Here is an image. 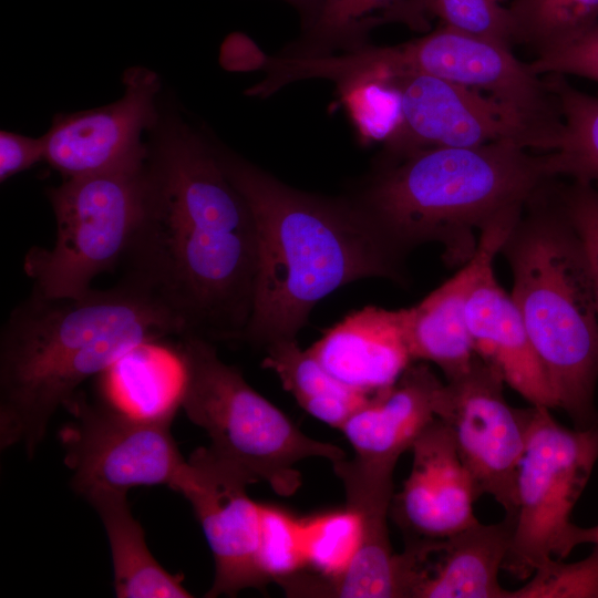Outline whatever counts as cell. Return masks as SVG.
I'll return each instance as SVG.
<instances>
[{
    "mask_svg": "<svg viewBox=\"0 0 598 598\" xmlns=\"http://www.w3.org/2000/svg\"><path fill=\"white\" fill-rule=\"evenodd\" d=\"M399 99V120L384 140V152L423 147H474L512 141L553 152L559 134L485 93L426 74L379 81Z\"/></svg>",
    "mask_w": 598,
    "mask_h": 598,
    "instance_id": "30bf717a",
    "label": "cell"
},
{
    "mask_svg": "<svg viewBox=\"0 0 598 598\" xmlns=\"http://www.w3.org/2000/svg\"><path fill=\"white\" fill-rule=\"evenodd\" d=\"M556 94L563 116L558 146L549 152L557 177L598 189V97L570 85L565 75H544Z\"/></svg>",
    "mask_w": 598,
    "mask_h": 598,
    "instance_id": "d4e9b609",
    "label": "cell"
},
{
    "mask_svg": "<svg viewBox=\"0 0 598 598\" xmlns=\"http://www.w3.org/2000/svg\"><path fill=\"white\" fill-rule=\"evenodd\" d=\"M496 2L501 3L503 0H495Z\"/></svg>",
    "mask_w": 598,
    "mask_h": 598,
    "instance_id": "8d00e7d4",
    "label": "cell"
},
{
    "mask_svg": "<svg viewBox=\"0 0 598 598\" xmlns=\"http://www.w3.org/2000/svg\"><path fill=\"white\" fill-rule=\"evenodd\" d=\"M124 93L104 106L56 114L42 135L47 161L63 179L96 173L145 154L143 140L156 126L161 110L159 76L144 66L123 74Z\"/></svg>",
    "mask_w": 598,
    "mask_h": 598,
    "instance_id": "9a60e30c",
    "label": "cell"
},
{
    "mask_svg": "<svg viewBox=\"0 0 598 598\" xmlns=\"http://www.w3.org/2000/svg\"><path fill=\"white\" fill-rule=\"evenodd\" d=\"M557 193L569 223L576 231L589 267L598 312V189L571 181L557 183Z\"/></svg>",
    "mask_w": 598,
    "mask_h": 598,
    "instance_id": "1f68e13d",
    "label": "cell"
},
{
    "mask_svg": "<svg viewBox=\"0 0 598 598\" xmlns=\"http://www.w3.org/2000/svg\"><path fill=\"white\" fill-rule=\"evenodd\" d=\"M558 178L549 152L501 141L474 147H423L386 153L351 200L402 258L435 243L450 267L475 254L480 231L505 210L525 206Z\"/></svg>",
    "mask_w": 598,
    "mask_h": 598,
    "instance_id": "277c9868",
    "label": "cell"
},
{
    "mask_svg": "<svg viewBox=\"0 0 598 598\" xmlns=\"http://www.w3.org/2000/svg\"><path fill=\"white\" fill-rule=\"evenodd\" d=\"M515 516L480 522L443 538L405 539L412 566L411 598H507L498 581Z\"/></svg>",
    "mask_w": 598,
    "mask_h": 598,
    "instance_id": "ac0fdd59",
    "label": "cell"
},
{
    "mask_svg": "<svg viewBox=\"0 0 598 598\" xmlns=\"http://www.w3.org/2000/svg\"><path fill=\"white\" fill-rule=\"evenodd\" d=\"M64 409L72 417L59 439L78 494L93 486L125 492L172 487L186 462L172 435V421L135 416L104 401L92 403L81 391Z\"/></svg>",
    "mask_w": 598,
    "mask_h": 598,
    "instance_id": "9c48e42d",
    "label": "cell"
},
{
    "mask_svg": "<svg viewBox=\"0 0 598 598\" xmlns=\"http://www.w3.org/2000/svg\"><path fill=\"white\" fill-rule=\"evenodd\" d=\"M427 14L439 17L443 24L514 45V25L508 8L495 0H421Z\"/></svg>",
    "mask_w": 598,
    "mask_h": 598,
    "instance_id": "f546056e",
    "label": "cell"
},
{
    "mask_svg": "<svg viewBox=\"0 0 598 598\" xmlns=\"http://www.w3.org/2000/svg\"><path fill=\"white\" fill-rule=\"evenodd\" d=\"M339 92L361 134L384 141L393 131L399 120V99L393 89L379 81H363Z\"/></svg>",
    "mask_w": 598,
    "mask_h": 598,
    "instance_id": "4dcf8cb0",
    "label": "cell"
},
{
    "mask_svg": "<svg viewBox=\"0 0 598 598\" xmlns=\"http://www.w3.org/2000/svg\"><path fill=\"white\" fill-rule=\"evenodd\" d=\"M411 452V472L390 506L405 539L443 538L477 523L474 486L450 429L436 417Z\"/></svg>",
    "mask_w": 598,
    "mask_h": 598,
    "instance_id": "2e32d148",
    "label": "cell"
},
{
    "mask_svg": "<svg viewBox=\"0 0 598 598\" xmlns=\"http://www.w3.org/2000/svg\"><path fill=\"white\" fill-rule=\"evenodd\" d=\"M183 334L169 310L122 280L81 297L31 291L0 331L1 451L18 446L32 458L86 380L141 346Z\"/></svg>",
    "mask_w": 598,
    "mask_h": 598,
    "instance_id": "7a4b0ae2",
    "label": "cell"
},
{
    "mask_svg": "<svg viewBox=\"0 0 598 598\" xmlns=\"http://www.w3.org/2000/svg\"><path fill=\"white\" fill-rule=\"evenodd\" d=\"M514 44L536 56L556 49L598 23V0H513L508 7Z\"/></svg>",
    "mask_w": 598,
    "mask_h": 598,
    "instance_id": "484cf974",
    "label": "cell"
},
{
    "mask_svg": "<svg viewBox=\"0 0 598 598\" xmlns=\"http://www.w3.org/2000/svg\"><path fill=\"white\" fill-rule=\"evenodd\" d=\"M43 137H30L16 132H0V182L44 161Z\"/></svg>",
    "mask_w": 598,
    "mask_h": 598,
    "instance_id": "836d02e7",
    "label": "cell"
},
{
    "mask_svg": "<svg viewBox=\"0 0 598 598\" xmlns=\"http://www.w3.org/2000/svg\"><path fill=\"white\" fill-rule=\"evenodd\" d=\"M213 143L257 229L254 305L241 341L266 348L296 339L313 307L339 288L402 277V257L350 198L296 189Z\"/></svg>",
    "mask_w": 598,
    "mask_h": 598,
    "instance_id": "3957f363",
    "label": "cell"
},
{
    "mask_svg": "<svg viewBox=\"0 0 598 598\" xmlns=\"http://www.w3.org/2000/svg\"><path fill=\"white\" fill-rule=\"evenodd\" d=\"M127 492L93 486L80 493L94 508L105 528L118 598H189L183 575L164 569L151 554L145 533L134 518Z\"/></svg>",
    "mask_w": 598,
    "mask_h": 598,
    "instance_id": "44dd1931",
    "label": "cell"
},
{
    "mask_svg": "<svg viewBox=\"0 0 598 598\" xmlns=\"http://www.w3.org/2000/svg\"><path fill=\"white\" fill-rule=\"evenodd\" d=\"M388 22H400L415 31L430 29L421 0H326L303 24L300 40L282 53L316 56L359 49L369 43L373 28Z\"/></svg>",
    "mask_w": 598,
    "mask_h": 598,
    "instance_id": "7402d4cb",
    "label": "cell"
},
{
    "mask_svg": "<svg viewBox=\"0 0 598 598\" xmlns=\"http://www.w3.org/2000/svg\"><path fill=\"white\" fill-rule=\"evenodd\" d=\"M410 310L367 306L328 329L308 350L336 379L373 395L393 385L414 362Z\"/></svg>",
    "mask_w": 598,
    "mask_h": 598,
    "instance_id": "d6986e66",
    "label": "cell"
},
{
    "mask_svg": "<svg viewBox=\"0 0 598 598\" xmlns=\"http://www.w3.org/2000/svg\"><path fill=\"white\" fill-rule=\"evenodd\" d=\"M157 343L141 346L102 373L105 403L135 416L172 421L181 408L183 370ZM177 354V353H176Z\"/></svg>",
    "mask_w": 598,
    "mask_h": 598,
    "instance_id": "603a6c76",
    "label": "cell"
},
{
    "mask_svg": "<svg viewBox=\"0 0 598 598\" xmlns=\"http://www.w3.org/2000/svg\"><path fill=\"white\" fill-rule=\"evenodd\" d=\"M444 382L426 362H413L390 388L373 395L340 427L353 456L333 464L346 492L393 488L400 456L436 419Z\"/></svg>",
    "mask_w": 598,
    "mask_h": 598,
    "instance_id": "5bb4252c",
    "label": "cell"
},
{
    "mask_svg": "<svg viewBox=\"0 0 598 598\" xmlns=\"http://www.w3.org/2000/svg\"><path fill=\"white\" fill-rule=\"evenodd\" d=\"M524 207L509 208L485 226L473 257L450 279L410 310V348L414 362L434 363L445 381L463 374L476 353L466 326V306L474 285L491 265Z\"/></svg>",
    "mask_w": 598,
    "mask_h": 598,
    "instance_id": "e0dca14e",
    "label": "cell"
},
{
    "mask_svg": "<svg viewBox=\"0 0 598 598\" xmlns=\"http://www.w3.org/2000/svg\"><path fill=\"white\" fill-rule=\"evenodd\" d=\"M265 350L262 367L277 374L283 389L307 413L331 427L340 430L371 396L336 379L296 339L272 342Z\"/></svg>",
    "mask_w": 598,
    "mask_h": 598,
    "instance_id": "cb8c5ba5",
    "label": "cell"
},
{
    "mask_svg": "<svg viewBox=\"0 0 598 598\" xmlns=\"http://www.w3.org/2000/svg\"><path fill=\"white\" fill-rule=\"evenodd\" d=\"M147 154L47 189L56 235L52 247L33 246L24 257L32 291L81 297L122 262L142 209Z\"/></svg>",
    "mask_w": 598,
    "mask_h": 598,
    "instance_id": "52a82bcc",
    "label": "cell"
},
{
    "mask_svg": "<svg viewBox=\"0 0 598 598\" xmlns=\"http://www.w3.org/2000/svg\"><path fill=\"white\" fill-rule=\"evenodd\" d=\"M557 178L527 200L499 254L556 408L577 429L598 424V312L582 245L561 207Z\"/></svg>",
    "mask_w": 598,
    "mask_h": 598,
    "instance_id": "5b68a950",
    "label": "cell"
},
{
    "mask_svg": "<svg viewBox=\"0 0 598 598\" xmlns=\"http://www.w3.org/2000/svg\"><path fill=\"white\" fill-rule=\"evenodd\" d=\"M530 577L523 587L508 590L507 598H598V545L575 563L551 558Z\"/></svg>",
    "mask_w": 598,
    "mask_h": 598,
    "instance_id": "f1b7e54d",
    "label": "cell"
},
{
    "mask_svg": "<svg viewBox=\"0 0 598 598\" xmlns=\"http://www.w3.org/2000/svg\"><path fill=\"white\" fill-rule=\"evenodd\" d=\"M501 373L477 354L460 377L445 381L435 414L451 431L475 496H492L517 514V474L526 447L532 405L512 408Z\"/></svg>",
    "mask_w": 598,
    "mask_h": 598,
    "instance_id": "7c38bea8",
    "label": "cell"
},
{
    "mask_svg": "<svg viewBox=\"0 0 598 598\" xmlns=\"http://www.w3.org/2000/svg\"><path fill=\"white\" fill-rule=\"evenodd\" d=\"M252 483L237 465L199 447L171 487L192 505L214 557L215 577L205 597L268 585L258 567L261 504L247 493Z\"/></svg>",
    "mask_w": 598,
    "mask_h": 598,
    "instance_id": "4fadbf2b",
    "label": "cell"
},
{
    "mask_svg": "<svg viewBox=\"0 0 598 598\" xmlns=\"http://www.w3.org/2000/svg\"><path fill=\"white\" fill-rule=\"evenodd\" d=\"M597 461L598 424L567 429L549 408L532 405L517 474V514L502 569L525 580L553 557L570 554V515Z\"/></svg>",
    "mask_w": 598,
    "mask_h": 598,
    "instance_id": "ba28073f",
    "label": "cell"
},
{
    "mask_svg": "<svg viewBox=\"0 0 598 598\" xmlns=\"http://www.w3.org/2000/svg\"><path fill=\"white\" fill-rule=\"evenodd\" d=\"M258 567L267 584H280L306 570L300 518L286 509L261 504Z\"/></svg>",
    "mask_w": 598,
    "mask_h": 598,
    "instance_id": "83f0119b",
    "label": "cell"
},
{
    "mask_svg": "<svg viewBox=\"0 0 598 598\" xmlns=\"http://www.w3.org/2000/svg\"><path fill=\"white\" fill-rule=\"evenodd\" d=\"M580 544L598 545V524L591 527H579L574 524L569 535V547L573 550Z\"/></svg>",
    "mask_w": 598,
    "mask_h": 598,
    "instance_id": "e575fe53",
    "label": "cell"
},
{
    "mask_svg": "<svg viewBox=\"0 0 598 598\" xmlns=\"http://www.w3.org/2000/svg\"><path fill=\"white\" fill-rule=\"evenodd\" d=\"M378 70L386 78L426 74L485 93L560 135L563 116L545 76L533 73L511 47L442 24L393 47H379Z\"/></svg>",
    "mask_w": 598,
    "mask_h": 598,
    "instance_id": "8fae6325",
    "label": "cell"
},
{
    "mask_svg": "<svg viewBox=\"0 0 598 598\" xmlns=\"http://www.w3.org/2000/svg\"><path fill=\"white\" fill-rule=\"evenodd\" d=\"M174 349L183 370L181 408L206 432L209 448L255 483L265 482L276 494L291 496L302 483L298 462L346 458L339 446L301 432L236 367L219 358L212 341L186 334L178 337Z\"/></svg>",
    "mask_w": 598,
    "mask_h": 598,
    "instance_id": "8992f818",
    "label": "cell"
},
{
    "mask_svg": "<svg viewBox=\"0 0 598 598\" xmlns=\"http://www.w3.org/2000/svg\"><path fill=\"white\" fill-rule=\"evenodd\" d=\"M300 530L306 570L331 580L342 575L355 557L363 538V518L346 505L300 518Z\"/></svg>",
    "mask_w": 598,
    "mask_h": 598,
    "instance_id": "4316f807",
    "label": "cell"
},
{
    "mask_svg": "<svg viewBox=\"0 0 598 598\" xmlns=\"http://www.w3.org/2000/svg\"><path fill=\"white\" fill-rule=\"evenodd\" d=\"M537 75H577L598 82V23L576 39L528 63Z\"/></svg>",
    "mask_w": 598,
    "mask_h": 598,
    "instance_id": "d6a6232c",
    "label": "cell"
},
{
    "mask_svg": "<svg viewBox=\"0 0 598 598\" xmlns=\"http://www.w3.org/2000/svg\"><path fill=\"white\" fill-rule=\"evenodd\" d=\"M466 326L475 353L530 405L556 409L545 371L522 315L498 283L493 265L477 279L466 306Z\"/></svg>",
    "mask_w": 598,
    "mask_h": 598,
    "instance_id": "ffe728a7",
    "label": "cell"
},
{
    "mask_svg": "<svg viewBox=\"0 0 598 598\" xmlns=\"http://www.w3.org/2000/svg\"><path fill=\"white\" fill-rule=\"evenodd\" d=\"M296 7L303 20V24L309 22L320 10L326 0H285Z\"/></svg>",
    "mask_w": 598,
    "mask_h": 598,
    "instance_id": "d590c367",
    "label": "cell"
},
{
    "mask_svg": "<svg viewBox=\"0 0 598 598\" xmlns=\"http://www.w3.org/2000/svg\"><path fill=\"white\" fill-rule=\"evenodd\" d=\"M148 137L142 209L121 280L169 310L183 336L241 341L258 271L251 209L208 135L161 112Z\"/></svg>",
    "mask_w": 598,
    "mask_h": 598,
    "instance_id": "6da1fadb",
    "label": "cell"
}]
</instances>
